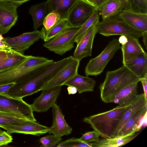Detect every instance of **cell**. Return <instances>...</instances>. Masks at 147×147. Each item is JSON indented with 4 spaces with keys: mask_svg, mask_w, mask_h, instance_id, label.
Listing matches in <instances>:
<instances>
[{
    "mask_svg": "<svg viewBox=\"0 0 147 147\" xmlns=\"http://www.w3.org/2000/svg\"><path fill=\"white\" fill-rule=\"evenodd\" d=\"M73 59L71 56L38 67L16 83L9 90L6 95L13 98H22L41 90L46 83Z\"/></svg>",
    "mask_w": 147,
    "mask_h": 147,
    "instance_id": "obj_1",
    "label": "cell"
},
{
    "mask_svg": "<svg viewBox=\"0 0 147 147\" xmlns=\"http://www.w3.org/2000/svg\"><path fill=\"white\" fill-rule=\"evenodd\" d=\"M140 79L124 65L115 70L107 71L104 82L99 86L101 100L106 103H111L120 90L132 83H138Z\"/></svg>",
    "mask_w": 147,
    "mask_h": 147,
    "instance_id": "obj_2",
    "label": "cell"
},
{
    "mask_svg": "<svg viewBox=\"0 0 147 147\" xmlns=\"http://www.w3.org/2000/svg\"><path fill=\"white\" fill-rule=\"evenodd\" d=\"M131 104L124 107L118 106L109 111L85 117L83 121L89 124L102 138L114 137L125 111Z\"/></svg>",
    "mask_w": 147,
    "mask_h": 147,
    "instance_id": "obj_3",
    "label": "cell"
},
{
    "mask_svg": "<svg viewBox=\"0 0 147 147\" xmlns=\"http://www.w3.org/2000/svg\"><path fill=\"white\" fill-rule=\"evenodd\" d=\"M53 61L44 57L29 55L20 65L0 72V85L16 83L34 70Z\"/></svg>",
    "mask_w": 147,
    "mask_h": 147,
    "instance_id": "obj_4",
    "label": "cell"
},
{
    "mask_svg": "<svg viewBox=\"0 0 147 147\" xmlns=\"http://www.w3.org/2000/svg\"><path fill=\"white\" fill-rule=\"evenodd\" d=\"M96 25L98 32L105 36L124 35L138 39L142 37L143 33L130 26L119 16V13L102 20Z\"/></svg>",
    "mask_w": 147,
    "mask_h": 147,
    "instance_id": "obj_5",
    "label": "cell"
},
{
    "mask_svg": "<svg viewBox=\"0 0 147 147\" xmlns=\"http://www.w3.org/2000/svg\"><path fill=\"white\" fill-rule=\"evenodd\" d=\"M118 39L110 41L104 50L97 56L91 59L85 69L86 76H96L103 71L109 61L121 48Z\"/></svg>",
    "mask_w": 147,
    "mask_h": 147,
    "instance_id": "obj_6",
    "label": "cell"
},
{
    "mask_svg": "<svg viewBox=\"0 0 147 147\" xmlns=\"http://www.w3.org/2000/svg\"><path fill=\"white\" fill-rule=\"evenodd\" d=\"M79 28L68 29L45 42L43 46L49 51L61 55L74 47L75 39Z\"/></svg>",
    "mask_w": 147,
    "mask_h": 147,
    "instance_id": "obj_7",
    "label": "cell"
},
{
    "mask_svg": "<svg viewBox=\"0 0 147 147\" xmlns=\"http://www.w3.org/2000/svg\"><path fill=\"white\" fill-rule=\"evenodd\" d=\"M0 111L14 113L27 119L36 121L31 105L22 98L0 94Z\"/></svg>",
    "mask_w": 147,
    "mask_h": 147,
    "instance_id": "obj_8",
    "label": "cell"
},
{
    "mask_svg": "<svg viewBox=\"0 0 147 147\" xmlns=\"http://www.w3.org/2000/svg\"><path fill=\"white\" fill-rule=\"evenodd\" d=\"M96 10V8L84 0H78L71 9L67 20L71 28L81 27Z\"/></svg>",
    "mask_w": 147,
    "mask_h": 147,
    "instance_id": "obj_9",
    "label": "cell"
},
{
    "mask_svg": "<svg viewBox=\"0 0 147 147\" xmlns=\"http://www.w3.org/2000/svg\"><path fill=\"white\" fill-rule=\"evenodd\" d=\"M18 6L11 1H0V34L7 33L18 20Z\"/></svg>",
    "mask_w": 147,
    "mask_h": 147,
    "instance_id": "obj_10",
    "label": "cell"
},
{
    "mask_svg": "<svg viewBox=\"0 0 147 147\" xmlns=\"http://www.w3.org/2000/svg\"><path fill=\"white\" fill-rule=\"evenodd\" d=\"M40 39H42L40 31L24 33L17 36L5 38L11 48L19 53L24 54V52Z\"/></svg>",
    "mask_w": 147,
    "mask_h": 147,
    "instance_id": "obj_11",
    "label": "cell"
},
{
    "mask_svg": "<svg viewBox=\"0 0 147 147\" xmlns=\"http://www.w3.org/2000/svg\"><path fill=\"white\" fill-rule=\"evenodd\" d=\"M61 86H58L42 90L40 95L31 105L33 111L38 113L46 112L52 107L60 94Z\"/></svg>",
    "mask_w": 147,
    "mask_h": 147,
    "instance_id": "obj_12",
    "label": "cell"
},
{
    "mask_svg": "<svg viewBox=\"0 0 147 147\" xmlns=\"http://www.w3.org/2000/svg\"><path fill=\"white\" fill-rule=\"evenodd\" d=\"M80 63V61L74 59L46 83L42 87L41 90L63 85L65 83L78 73Z\"/></svg>",
    "mask_w": 147,
    "mask_h": 147,
    "instance_id": "obj_13",
    "label": "cell"
},
{
    "mask_svg": "<svg viewBox=\"0 0 147 147\" xmlns=\"http://www.w3.org/2000/svg\"><path fill=\"white\" fill-rule=\"evenodd\" d=\"M97 23L90 27L77 44L72 56L74 59L80 61L84 58L92 56L93 41L98 32Z\"/></svg>",
    "mask_w": 147,
    "mask_h": 147,
    "instance_id": "obj_14",
    "label": "cell"
},
{
    "mask_svg": "<svg viewBox=\"0 0 147 147\" xmlns=\"http://www.w3.org/2000/svg\"><path fill=\"white\" fill-rule=\"evenodd\" d=\"M147 112L146 105L127 121L115 137L131 135L140 131L143 127L145 119L146 118Z\"/></svg>",
    "mask_w": 147,
    "mask_h": 147,
    "instance_id": "obj_15",
    "label": "cell"
},
{
    "mask_svg": "<svg viewBox=\"0 0 147 147\" xmlns=\"http://www.w3.org/2000/svg\"><path fill=\"white\" fill-rule=\"evenodd\" d=\"M50 128L36 121L27 119L20 125L7 127L4 129L10 134L18 133L39 136L48 132Z\"/></svg>",
    "mask_w": 147,
    "mask_h": 147,
    "instance_id": "obj_16",
    "label": "cell"
},
{
    "mask_svg": "<svg viewBox=\"0 0 147 147\" xmlns=\"http://www.w3.org/2000/svg\"><path fill=\"white\" fill-rule=\"evenodd\" d=\"M52 107L53 121L49 133L60 138L70 134L72 129L67 123L65 116L59 107L55 103Z\"/></svg>",
    "mask_w": 147,
    "mask_h": 147,
    "instance_id": "obj_17",
    "label": "cell"
},
{
    "mask_svg": "<svg viewBox=\"0 0 147 147\" xmlns=\"http://www.w3.org/2000/svg\"><path fill=\"white\" fill-rule=\"evenodd\" d=\"M119 15L133 28L142 32H147V13L123 9Z\"/></svg>",
    "mask_w": 147,
    "mask_h": 147,
    "instance_id": "obj_18",
    "label": "cell"
},
{
    "mask_svg": "<svg viewBox=\"0 0 147 147\" xmlns=\"http://www.w3.org/2000/svg\"><path fill=\"white\" fill-rule=\"evenodd\" d=\"M138 83H134L122 88L113 97L111 103L117 104L121 107L131 104L138 94Z\"/></svg>",
    "mask_w": 147,
    "mask_h": 147,
    "instance_id": "obj_19",
    "label": "cell"
},
{
    "mask_svg": "<svg viewBox=\"0 0 147 147\" xmlns=\"http://www.w3.org/2000/svg\"><path fill=\"white\" fill-rule=\"evenodd\" d=\"M123 64L141 78L147 75V53L145 52L125 61Z\"/></svg>",
    "mask_w": 147,
    "mask_h": 147,
    "instance_id": "obj_20",
    "label": "cell"
},
{
    "mask_svg": "<svg viewBox=\"0 0 147 147\" xmlns=\"http://www.w3.org/2000/svg\"><path fill=\"white\" fill-rule=\"evenodd\" d=\"M96 84L95 80L88 76H84L77 73L64 83L63 85L76 87L79 94L94 91Z\"/></svg>",
    "mask_w": 147,
    "mask_h": 147,
    "instance_id": "obj_21",
    "label": "cell"
},
{
    "mask_svg": "<svg viewBox=\"0 0 147 147\" xmlns=\"http://www.w3.org/2000/svg\"><path fill=\"white\" fill-rule=\"evenodd\" d=\"M78 0H47L49 13H57L61 19H67L71 9Z\"/></svg>",
    "mask_w": 147,
    "mask_h": 147,
    "instance_id": "obj_22",
    "label": "cell"
},
{
    "mask_svg": "<svg viewBox=\"0 0 147 147\" xmlns=\"http://www.w3.org/2000/svg\"><path fill=\"white\" fill-rule=\"evenodd\" d=\"M128 41L121 47L123 55V63L145 51L138 39L127 37Z\"/></svg>",
    "mask_w": 147,
    "mask_h": 147,
    "instance_id": "obj_23",
    "label": "cell"
},
{
    "mask_svg": "<svg viewBox=\"0 0 147 147\" xmlns=\"http://www.w3.org/2000/svg\"><path fill=\"white\" fill-rule=\"evenodd\" d=\"M146 105H147V100L145 98L144 93L138 94L133 102L125 111L114 137L116 136L120 129L127 121Z\"/></svg>",
    "mask_w": 147,
    "mask_h": 147,
    "instance_id": "obj_24",
    "label": "cell"
},
{
    "mask_svg": "<svg viewBox=\"0 0 147 147\" xmlns=\"http://www.w3.org/2000/svg\"><path fill=\"white\" fill-rule=\"evenodd\" d=\"M137 135L135 133L123 136H117L108 138H102L93 142L92 144L93 147H121L129 143Z\"/></svg>",
    "mask_w": 147,
    "mask_h": 147,
    "instance_id": "obj_25",
    "label": "cell"
},
{
    "mask_svg": "<svg viewBox=\"0 0 147 147\" xmlns=\"http://www.w3.org/2000/svg\"><path fill=\"white\" fill-rule=\"evenodd\" d=\"M29 13L31 16L35 30L43 24L44 19L49 13L47 1L32 5L29 9Z\"/></svg>",
    "mask_w": 147,
    "mask_h": 147,
    "instance_id": "obj_26",
    "label": "cell"
},
{
    "mask_svg": "<svg viewBox=\"0 0 147 147\" xmlns=\"http://www.w3.org/2000/svg\"><path fill=\"white\" fill-rule=\"evenodd\" d=\"M71 28L69 25L67 19H61L49 29L46 30L44 28L40 31L42 39L45 42L48 41L66 30Z\"/></svg>",
    "mask_w": 147,
    "mask_h": 147,
    "instance_id": "obj_27",
    "label": "cell"
},
{
    "mask_svg": "<svg viewBox=\"0 0 147 147\" xmlns=\"http://www.w3.org/2000/svg\"><path fill=\"white\" fill-rule=\"evenodd\" d=\"M20 53H8V57L0 62V72L15 67L22 63L28 57Z\"/></svg>",
    "mask_w": 147,
    "mask_h": 147,
    "instance_id": "obj_28",
    "label": "cell"
},
{
    "mask_svg": "<svg viewBox=\"0 0 147 147\" xmlns=\"http://www.w3.org/2000/svg\"><path fill=\"white\" fill-rule=\"evenodd\" d=\"M27 119L14 113L0 111V127L19 125Z\"/></svg>",
    "mask_w": 147,
    "mask_h": 147,
    "instance_id": "obj_29",
    "label": "cell"
},
{
    "mask_svg": "<svg viewBox=\"0 0 147 147\" xmlns=\"http://www.w3.org/2000/svg\"><path fill=\"white\" fill-rule=\"evenodd\" d=\"M123 9L119 0H108L104 4L100 10L102 20L118 14Z\"/></svg>",
    "mask_w": 147,
    "mask_h": 147,
    "instance_id": "obj_30",
    "label": "cell"
},
{
    "mask_svg": "<svg viewBox=\"0 0 147 147\" xmlns=\"http://www.w3.org/2000/svg\"><path fill=\"white\" fill-rule=\"evenodd\" d=\"M98 11V10L96 11L84 24L80 28L75 39V42L77 44L90 27L99 22L100 14Z\"/></svg>",
    "mask_w": 147,
    "mask_h": 147,
    "instance_id": "obj_31",
    "label": "cell"
},
{
    "mask_svg": "<svg viewBox=\"0 0 147 147\" xmlns=\"http://www.w3.org/2000/svg\"><path fill=\"white\" fill-rule=\"evenodd\" d=\"M58 147H93L92 143H87L79 138H72L63 142H60L57 146Z\"/></svg>",
    "mask_w": 147,
    "mask_h": 147,
    "instance_id": "obj_32",
    "label": "cell"
},
{
    "mask_svg": "<svg viewBox=\"0 0 147 147\" xmlns=\"http://www.w3.org/2000/svg\"><path fill=\"white\" fill-rule=\"evenodd\" d=\"M131 11L147 13V0H128Z\"/></svg>",
    "mask_w": 147,
    "mask_h": 147,
    "instance_id": "obj_33",
    "label": "cell"
},
{
    "mask_svg": "<svg viewBox=\"0 0 147 147\" xmlns=\"http://www.w3.org/2000/svg\"><path fill=\"white\" fill-rule=\"evenodd\" d=\"M60 16L55 11L49 13L45 18L43 25L44 28L48 30L56 24L60 20Z\"/></svg>",
    "mask_w": 147,
    "mask_h": 147,
    "instance_id": "obj_34",
    "label": "cell"
},
{
    "mask_svg": "<svg viewBox=\"0 0 147 147\" xmlns=\"http://www.w3.org/2000/svg\"><path fill=\"white\" fill-rule=\"evenodd\" d=\"M62 139L52 134L48 135L41 138L39 141L41 144V146L52 147L57 146Z\"/></svg>",
    "mask_w": 147,
    "mask_h": 147,
    "instance_id": "obj_35",
    "label": "cell"
},
{
    "mask_svg": "<svg viewBox=\"0 0 147 147\" xmlns=\"http://www.w3.org/2000/svg\"><path fill=\"white\" fill-rule=\"evenodd\" d=\"M99 134L96 131L86 132L79 139L81 141L87 143H91L98 140L100 138Z\"/></svg>",
    "mask_w": 147,
    "mask_h": 147,
    "instance_id": "obj_36",
    "label": "cell"
},
{
    "mask_svg": "<svg viewBox=\"0 0 147 147\" xmlns=\"http://www.w3.org/2000/svg\"><path fill=\"white\" fill-rule=\"evenodd\" d=\"M0 50L8 53H19L12 49L6 42L2 35L0 34Z\"/></svg>",
    "mask_w": 147,
    "mask_h": 147,
    "instance_id": "obj_37",
    "label": "cell"
},
{
    "mask_svg": "<svg viewBox=\"0 0 147 147\" xmlns=\"http://www.w3.org/2000/svg\"><path fill=\"white\" fill-rule=\"evenodd\" d=\"M12 140V136L7 131H4L0 134V146L7 145Z\"/></svg>",
    "mask_w": 147,
    "mask_h": 147,
    "instance_id": "obj_38",
    "label": "cell"
},
{
    "mask_svg": "<svg viewBox=\"0 0 147 147\" xmlns=\"http://www.w3.org/2000/svg\"><path fill=\"white\" fill-rule=\"evenodd\" d=\"M16 83L13 82L0 85V94L6 95L9 90Z\"/></svg>",
    "mask_w": 147,
    "mask_h": 147,
    "instance_id": "obj_39",
    "label": "cell"
},
{
    "mask_svg": "<svg viewBox=\"0 0 147 147\" xmlns=\"http://www.w3.org/2000/svg\"><path fill=\"white\" fill-rule=\"evenodd\" d=\"M140 82L143 86L145 98L147 100V75L141 78Z\"/></svg>",
    "mask_w": 147,
    "mask_h": 147,
    "instance_id": "obj_40",
    "label": "cell"
},
{
    "mask_svg": "<svg viewBox=\"0 0 147 147\" xmlns=\"http://www.w3.org/2000/svg\"><path fill=\"white\" fill-rule=\"evenodd\" d=\"M108 0H94L95 6L98 11H100L104 4Z\"/></svg>",
    "mask_w": 147,
    "mask_h": 147,
    "instance_id": "obj_41",
    "label": "cell"
},
{
    "mask_svg": "<svg viewBox=\"0 0 147 147\" xmlns=\"http://www.w3.org/2000/svg\"><path fill=\"white\" fill-rule=\"evenodd\" d=\"M67 89L69 94H74L78 92L76 88L74 86H69Z\"/></svg>",
    "mask_w": 147,
    "mask_h": 147,
    "instance_id": "obj_42",
    "label": "cell"
},
{
    "mask_svg": "<svg viewBox=\"0 0 147 147\" xmlns=\"http://www.w3.org/2000/svg\"><path fill=\"white\" fill-rule=\"evenodd\" d=\"M118 40L120 44L123 45L125 44L127 42L128 38L127 36L122 35L120 36Z\"/></svg>",
    "mask_w": 147,
    "mask_h": 147,
    "instance_id": "obj_43",
    "label": "cell"
},
{
    "mask_svg": "<svg viewBox=\"0 0 147 147\" xmlns=\"http://www.w3.org/2000/svg\"><path fill=\"white\" fill-rule=\"evenodd\" d=\"M8 53L0 50V62L6 59L8 56Z\"/></svg>",
    "mask_w": 147,
    "mask_h": 147,
    "instance_id": "obj_44",
    "label": "cell"
},
{
    "mask_svg": "<svg viewBox=\"0 0 147 147\" xmlns=\"http://www.w3.org/2000/svg\"><path fill=\"white\" fill-rule=\"evenodd\" d=\"M30 0H10L11 1L17 4L19 7L24 3Z\"/></svg>",
    "mask_w": 147,
    "mask_h": 147,
    "instance_id": "obj_45",
    "label": "cell"
},
{
    "mask_svg": "<svg viewBox=\"0 0 147 147\" xmlns=\"http://www.w3.org/2000/svg\"><path fill=\"white\" fill-rule=\"evenodd\" d=\"M147 32H145L143 33L142 37H143V40L144 45L145 46V47L146 49H147Z\"/></svg>",
    "mask_w": 147,
    "mask_h": 147,
    "instance_id": "obj_46",
    "label": "cell"
},
{
    "mask_svg": "<svg viewBox=\"0 0 147 147\" xmlns=\"http://www.w3.org/2000/svg\"><path fill=\"white\" fill-rule=\"evenodd\" d=\"M86 2L92 5L95 6V4L94 0H84Z\"/></svg>",
    "mask_w": 147,
    "mask_h": 147,
    "instance_id": "obj_47",
    "label": "cell"
},
{
    "mask_svg": "<svg viewBox=\"0 0 147 147\" xmlns=\"http://www.w3.org/2000/svg\"><path fill=\"white\" fill-rule=\"evenodd\" d=\"M3 131L0 128V134L2 133Z\"/></svg>",
    "mask_w": 147,
    "mask_h": 147,
    "instance_id": "obj_48",
    "label": "cell"
},
{
    "mask_svg": "<svg viewBox=\"0 0 147 147\" xmlns=\"http://www.w3.org/2000/svg\"><path fill=\"white\" fill-rule=\"evenodd\" d=\"M1 1H10V0H0Z\"/></svg>",
    "mask_w": 147,
    "mask_h": 147,
    "instance_id": "obj_49",
    "label": "cell"
},
{
    "mask_svg": "<svg viewBox=\"0 0 147 147\" xmlns=\"http://www.w3.org/2000/svg\"><path fill=\"white\" fill-rule=\"evenodd\" d=\"M125 0L126 1H127L128 2V0Z\"/></svg>",
    "mask_w": 147,
    "mask_h": 147,
    "instance_id": "obj_50",
    "label": "cell"
}]
</instances>
